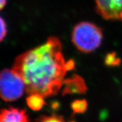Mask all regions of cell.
<instances>
[{"instance_id":"9","label":"cell","mask_w":122,"mask_h":122,"mask_svg":"<svg viewBox=\"0 0 122 122\" xmlns=\"http://www.w3.org/2000/svg\"><path fill=\"white\" fill-rule=\"evenodd\" d=\"M105 63L108 66H117L120 64V59L117 56L115 53L108 54L105 58Z\"/></svg>"},{"instance_id":"2","label":"cell","mask_w":122,"mask_h":122,"mask_svg":"<svg viewBox=\"0 0 122 122\" xmlns=\"http://www.w3.org/2000/svg\"><path fill=\"white\" fill-rule=\"evenodd\" d=\"M72 41L79 51L90 53L101 45L103 33L100 27L89 22L76 24L72 32Z\"/></svg>"},{"instance_id":"5","label":"cell","mask_w":122,"mask_h":122,"mask_svg":"<svg viewBox=\"0 0 122 122\" xmlns=\"http://www.w3.org/2000/svg\"><path fill=\"white\" fill-rule=\"evenodd\" d=\"M26 110L10 107L1 110L0 122H29Z\"/></svg>"},{"instance_id":"3","label":"cell","mask_w":122,"mask_h":122,"mask_svg":"<svg viewBox=\"0 0 122 122\" xmlns=\"http://www.w3.org/2000/svg\"><path fill=\"white\" fill-rule=\"evenodd\" d=\"M0 92L4 101H15L26 92V84L23 77L14 69H5L0 76Z\"/></svg>"},{"instance_id":"4","label":"cell","mask_w":122,"mask_h":122,"mask_svg":"<svg viewBox=\"0 0 122 122\" xmlns=\"http://www.w3.org/2000/svg\"><path fill=\"white\" fill-rule=\"evenodd\" d=\"M97 13L105 19L122 21V0H95Z\"/></svg>"},{"instance_id":"11","label":"cell","mask_w":122,"mask_h":122,"mask_svg":"<svg viewBox=\"0 0 122 122\" xmlns=\"http://www.w3.org/2000/svg\"><path fill=\"white\" fill-rule=\"evenodd\" d=\"M7 34V26L6 22L3 19V18H1V36H0V39L1 41L3 40V39L6 37Z\"/></svg>"},{"instance_id":"8","label":"cell","mask_w":122,"mask_h":122,"mask_svg":"<svg viewBox=\"0 0 122 122\" xmlns=\"http://www.w3.org/2000/svg\"><path fill=\"white\" fill-rule=\"evenodd\" d=\"M72 109L76 113H82L87 108V102L85 100H77L71 105Z\"/></svg>"},{"instance_id":"1","label":"cell","mask_w":122,"mask_h":122,"mask_svg":"<svg viewBox=\"0 0 122 122\" xmlns=\"http://www.w3.org/2000/svg\"><path fill=\"white\" fill-rule=\"evenodd\" d=\"M74 67L73 60L65 59L59 39L50 37L45 43L17 57L12 69L23 77L29 95L47 97L59 92L67 72Z\"/></svg>"},{"instance_id":"10","label":"cell","mask_w":122,"mask_h":122,"mask_svg":"<svg viewBox=\"0 0 122 122\" xmlns=\"http://www.w3.org/2000/svg\"><path fill=\"white\" fill-rule=\"evenodd\" d=\"M36 122H65L61 116L52 115L50 116H42L37 119Z\"/></svg>"},{"instance_id":"6","label":"cell","mask_w":122,"mask_h":122,"mask_svg":"<svg viewBox=\"0 0 122 122\" xmlns=\"http://www.w3.org/2000/svg\"><path fill=\"white\" fill-rule=\"evenodd\" d=\"M64 88L63 89V95L73 93H84L87 90V86L82 78L77 75H74L64 80Z\"/></svg>"},{"instance_id":"7","label":"cell","mask_w":122,"mask_h":122,"mask_svg":"<svg viewBox=\"0 0 122 122\" xmlns=\"http://www.w3.org/2000/svg\"><path fill=\"white\" fill-rule=\"evenodd\" d=\"M43 96L37 93H32L26 98V103L27 106L30 109L35 111L40 110L45 104V101Z\"/></svg>"},{"instance_id":"12","label":"cell","mask_w":122,"mask_h":122,"mask_svg":"<svg viewBox=\"0 0 122 122\" xmlns=\"http://www.w3.org/2000/svg\"><path fill=\"white\" fill-rule=\"evenodd\" d=\"M7 0H0V7H1V9H3L4 8L6 4Z\"/></svg>"}]
</instances>
